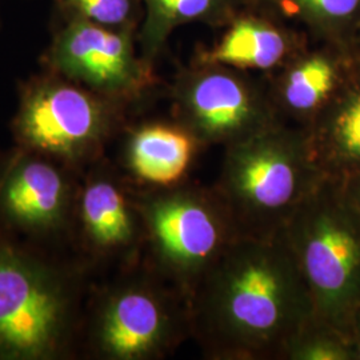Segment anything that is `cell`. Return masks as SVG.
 Instances as JSON below:
<instances>
[{"mask_svg": "<svg viewBox=\"0 0 360 360\" xmlns=\"http://www.w3.org/2000/svg\"><path fill=\"white\" fill-rule=\"evenodd\" d=\"M348 338L354 349V358L355 360H360V309L351 319L348 327Z\"/></svg>", "mask_w": 360, "mask_h": 360, "instance_id": "20", "label": "cell"}, {"mask_svg": "<svg viewBox=\"0 0 360 360\" xmlns=\"http://www.w3.org/2000/svg\"><path fill=\"white\" fill-rule=\"evenodd\" d=\"M124 156L131 175L148 187H169L184 180L202 146L175 119L146 122L127 129Z\"/></svg>", "mask_w": 360, "mask_h": 360, "instance_id": "15", "label": "cell"}, {"mask_svg": "<svg viewBox=\"0 0 360 360\" xmlns=\"http://www.w3.org/2000/svg\"><path fill=\"white\" fill-rule=\"evenodd\" d=\"M172 119L205 147H229L282 122L263 75L193 60L169 86Z\"/></svg>", "mask_w": 360, "mask_h": 360, "instance_id": "8", "label": "cell"}, {"mask_svg": "<svg viewBox=\"0 0 360 360\" xmlns=\"http://www.w3.org/2000/svg\"><path fill=\"white\" fill-rule=\"evenodd\" d=\"M306 135L311 158L323 176L346 180L360 174V58Z\"/></svg>", "mask_w": 360, "mask_h": 360, "instance_id": "14", "label": "cell"}, {"mask_svg": "<svg viewBox=\"0 0 360 360\" xmlns=\"http://www.w3.org/2000/svg\"><path fill=\"white\" fill-rule=\"evenodd\" d=\"M248 6L266 10L302 28L312 41L356 49L360 0H250Z\"/></svg>", "mask_w": 360, "mask_h": 360, "instance_id": "17", "label": "cell"}, {"mask_svg": "<svg viewBox=\"0 0 360 360\" xmlns=\"http://www.w3.org/2000/svg\"><path fill=\"white\" fill-rule=\"evenodd\" d=\"M315 318L348 335L360 309V211L342 180L324 176L283 230Z\"/></svg>", "mask_w": 360, "mask_h": 360, "instance_id": "4", "label": "cell"}, {"mask_svg": "<svg viewBox=\"0 0 360 360\" xmlns=\"http://www.w3.org/2000/svg\"><path fill=\"white\" fill-rule=\"evenodd\" d=\"M72 227L92 260L136 263L144 233L135 191L104 159L79 181Z\"/></svg>", "mask_w": 360, "mask_h": 360, "instance_id": "11", "label": "cell"}, {"mask_svg": "<svg viewBox=\"0 0 360 360\" xmlns=\"http://www.w3.org/2000/svg\"><path fill=\"white\" fill-rule=\"evenodd\" d=\"M359 58L356 49L311 41L283 67L263 75L278 117L307 129L346 84Z\"/></svg>", "mask_w": 360, "mask_h": 360, "instance_id": "12", "label": "cell"}, {"mask_svg": "<svg viewBox=\"0 0 360 360\" xmlns=\"http://www.w3.org/2000/svg\"><path fill=\"white\" fill-rule=\"evenodd\" d=\"M41 70L132 107L158 84L155 65L138 46V34L77 20H59L40 58Z\"/></svg>", "mask_w": 360, "mask_h": 360, "instance_id": "9", "label": "cell"}, {"mask_svg": "<svg viewBox=\"0 0 360 360\" xmlns=\"http://www.w3.org/2000/svg\"><path fill=\"white\" fill-rule=\"evenodd\" d=\"M131 107L41 70L19 84L13 115L16 147L49 156L77 172L103 159L129 129Z\"/></svg>", "mask_w": 360, "mask_h": 360, "instance_id": "6", "label": "cell"}, {"mask_svg": "<svg viewBox=\"0 0 360 360\" xmlns=\"http://www.w3.org/2000/svg\"><path fill=\"white\" fill-rule=\"evenodd\" d=\"M142 3L144 15L138 46L143 58L155 65L178 28L188 25L223 28L250 4V0H142Z\"/></svg>", "mask_w": 360, "mask_h": 360, "instance_id": "16", "label": "cell"}, {"mask_svg": "<svg viewBox=\"0 0 360 360\" xmlns=\"http://www.w3.org/2000/svg\"><path fill=\"white\" fill-rule=\"evenodd\" d=\"M191 338L212 360H282L314 304L283 231L238 236L188 297Z\"/></svg>", "mask_w": 360, "mask_h": 360, "instance_id": "1", "label": "cell"}, {"mask_svg": "<svg viewBox=\"0 0 360 360\" xmlns=\"http://www.w3.org/2000/svg\"><path fill=\"white\" fill-rule=\"evenodd\" d=\"M75 169L16 147L0 167V223L28 238H53L74 224Z\"/></svg>", "mask_w": 360, "mask_h": 360, "instance_id": "10", "label": "cell"}, {"mask_svg": "<svg viewBox=\"0 0 360 360\" xmlns=\"http://www.w3.org/2000/svg\"><path fill=\"white\" fill-rule=\"evenodd\" d=\"M349 199L360 211V174H356L346 180H342Z\"/></svg>", "mask_w": 360, "mask_h": 360, "instance_id": "21", "label": "cell"}, {"mask_svg": "<svg viewBox=\"0 0 360 360\" xmlns=\"http://www.w3.org/2000/svg\"><path fill=\"white\" fill-rule=\"evenodd\" d=\"M126 270L91 300L82 342L95 359H165L191 338L188 299L147 263Z\"/></svg>", "mask_w": 360, "mask_h": 360, "instance_id": "5", "label": "cell"}, {"mask_svg": "<svg viewBox=\"0 0 360 360\" xmlns=\"http://www.w3.org/2000/svg\"><path fill=\"white\" fill-rule=\"evenodd\" d=\"M59 20H77L98 26L139 32L142 0H51Z\"/></svg>", "mask_w": 360, "mask_h": 360, "instance_id": "18", "label": "cell"}, {"mask_svg": "<svg viewBox=\"0 0 360 360\" xmlns=\"http://www.w3.org/2000/svg\"><path fill=\"white\" fill-rule=\"evenodd\" d=\"M324 176L315 166L306 129L278 122L224 148L212 186L245 236L282 232Z\"/></svg>", "mask_w": 360, "mask_h": 360, "instance_id": "3", "label": "cell"}, {"mask_svg": "<svg viewBox=\"0 0 360 360\" xmlns=\"http://www.w3.org/2000/svg\"><path fill=\"white\" fill-rule=\"evenodd\" d=\"M147 264L187 299L232 242L240 236L214 187L180 181L135 191Z\"/></svg>", "mask_w": 360, "mask_h": 360, "instance_id": "7", "label": "cell"}, {"mask_svg": "<svg viewBox=\"0 0 360 360\" xmlns=\"http://www.w3.org/2000/svg\"><path fill=\"white\" fill-rule=\"evenodd\" d=\"M311 41L302 28L266 10L247 6L221 28L215 41L195 52L193 60L270 75Z\"/></svg>", "mask_w": 360, "mask_h": 360, "instance_id": "13", "label": "cell"}, {"mask_svg": "<svg viewBox=\"0 0 360 360\" xmlns=\"http://www.w3.org/2000/svg\"><path fill=\"white\" fill-rule=\"evenodd\" d=\"M0 26H1V13H0Z\"/></svg>", "mask_w": 360, "mask_h": 360, "instance_id": "23", "label": "cell"}, {"mask_svg": "<svg viewBox=\"0 0 360 360\" xmlns=\"http://www.w3.org/2000/svg\"><path fill=\"white\" fill-rule=\"evenodd\" d=\"M282 360H355V358L348 335L314 316L287 345Z\"/></svg>", "mask_w": 360, "mask_h": 360, "instance_id": "19", "label": "cell"}, {"mask_svg": "<svg viewBox=\"0 0 360 360\" xmlns=\"http://www.w3.org/2000/svg\"><path fill=\"white\" fill-rule=\"evenodd\" d=\"M356 49H358V51L360 52V35L359 38H358V41H356Z\"/></svg>", "mask_w": 360, "mask_h": 360, "instance_id": "22", "label": "cell"}, {"mask_svg": "<svg viewBox=\"0 0 360 360\" xmlns=\"http://www.w3.org/2000/svg\"><path fill=\"white\" fill-rule=\"evenodd\" d=\"M80 271L46 257L0 223V360H65L84 323Z\"/></svg>", "mask_w": 360, "mask_h": 360, "instance_id": "2", "label": "cell"}]
</instances>
